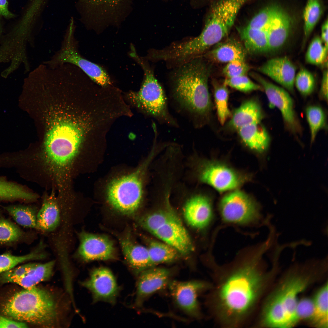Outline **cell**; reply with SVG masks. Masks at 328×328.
I'll list each match as a JSON object with an SVG mask.
<instances>
[{
	"mask_svg": "<svg viewBox=\"0 0 328 328\" xmlns=\"http://www.w3.org/2000/svg\"><path fill=\"white\" fill-rule=\"evenodd\" d=\"M259 258L255 255L224 267H212L213 282L206 304L214 319L223 327L241 326L255 309L265 280Z\"/></svg>",
	"mask_w": 328,
	"mask_h": 328,
	"instance_id": "obj_1",
	"label": "cell"
},
{
	"mask_svg": "<svg viewBox=\"0 0 328 328\" xmlns=\"http://www.w3.org/2000/svg\"><path fill=\"white\" fill-rule=\"evenodd\" d=\"M97 120L82 126L68 120L55 122L47 133L41 152H24L26 164L33 172L40 168L42 173L48 176L58 190L70 188L78 166L85 134L91 129L101 128Z\"/></svg>",
	"mask_w": 328,
	"mask_h": 328,
	"instance_id": "obj_2",
	"label": "cell"
},
{
	"mask_svg": "<svg viewBox=\"0 0 328 328\" xmlns=\"http://www.w3.org/2000/svg\"><path fill=\"white\" fill-rule=\"evenodd\" d=\"M172 69L169 79L173 98L191 116L195 124L205 122L211 108L209 65L200 56Z\"/></svg>",
	"mask_w": 328,
	"mask_h": 328,
	"instance_id": "obj_3",
	"label": "cell"
},
{
	"mask_svg": "<svg viewBox=\"0 0 328 328\" xmlns=\"http://www.w3.org/2000/svg\"><path fill=\"white\" fill-rule=\"evenodd\" d=\"M57 307L50 292L35 286L14 294L5 303L2 312L15 320L50 327L58 318Z\"/></svg>",
	"mask_w": 328,
	"mask_h": 328,
	"instance_id": "obj_4",
	"label": "cell"
},
{
	"mask_svg": "<svg viewBox=\"0 0 328 328\" xmlns=\"http://www.w3.org/2000/svg\"><path fill=\"white\" fill-rule=\"evenodd\" d=\"M308 277L291 276L281 284L267 300L258 325L273 328L290 327L298 321L296 308L299 294L308 286Z\"/></svg>",
	"mask_w": 328,
	"mask_h": 328,
	"instance_id": "obj_5",
	"label": "cell"
},
{
	"mask_svg": "<svg viewBox=\"0 0 328 328\" xmlns=\"http://www.w3.org/2000/svg\"><path fill=\"white\" fill-rule=\"evenodd\" d=\"M135 58L144 70V79L138 91L128 94V100L142 112L160 122L177 126L176 122L168 111L165 93L153 70L138 56Z\"/></svg>",
	"mask_w": 328,
	"mask_h": 328,
	"instance_id": "obj_6",
	"label": "cell"
},
{
	"mask_svg": "<svg viewBox=\"0 0 328 328\" xmlns=\"http://www.w3.org/2000/svg\"><path fill=\"white\" fill-rule=\"evenodd\" d=\"M148 162L135 172L115 179L109 183L107 190L108 200L114 208L122 213L132 214L139 207L143 193L142 174Z\"/></svg>",
	"mask_w": 328,
	"mask_h": 328,
	"instance_id": "obj_7",
	"label": "cell"
},
{
	"mask_svg": "<svg viewBox=\"0 0 328 328\" xmlns=\"http://www.w3.org/2000/svg\"><path fill=\"white\" fill-rule=\"evenodd\" d=\"M44 63L51 67L66 63L71 64L79 68L98 84L106 87L111 84L108 75L103 68L80 55L78 50L77 42L71 30L66 35L60 49Z\"/></svg>",
	"mask_w": 328,
	"mask_h": 328,
	"instance_id": "obj_8",
	"label": "cell"
},
{
	"mask_svg": "<svg viewBox=\"0 0 328 328\" xmlns=\"http://www.w3.org/2000/svg\"><path fill=\"white\" fill-rule=\"evenodd\" d=\"M249 0H217L212 5L203 30L211 40L217 43L227 36L239 12Z\"/></svg>",
	"mask_w": 328,
	"mask_h": 328,
	"instance_id": "obj_9",
	"label": "cell"
},
{
	"mask_svg": "<svg viewBox=\"0 0 328 328\" xmlns=\"http://www.w3.org/2000/svg\"><path fill=\"white\" fill-rule=\"evenodd\" d=\"M168 286L174 302L182 311L193 318H201L202 315L198 297L202 292L209 290L211 284L199 280L172 281L169 283Z\"/></svg>",
	"mask_w": 328,
	"mask_h": 328,
	"instance_id": "obj_10",
	"label": "cell"
},
{
	"mask_svg": "<svg viewBox=\"0 0 328 328\" xmlns=\"http://www.w3.org/2000/svg\"><path fill=\"white\" fill-rule=\"evenodd\" d=\"M221 214L225 221L248 224L255 220L258 211L255 203L247 194L236 190L225 196L220 205Z\"/></svg>",
	"mask_w": 328,
	"mask_h": 328,
	"instance_id": "obj_11",
	"label": "cell"
},
{
	"mask_svg": "<svg viewBox=\"0 0 328 328\" xmlns=\"http://www.w3.org/2000/svg\"><path fill=\"white\" fill-rule=\"evenodd\" d=\"M252 75L264 90L270 107L276 108L279 111L285 123L292 131H299L300 126L295 111L293 101L288 93L284 88L267 81L257 74Z\"/></svg>",
	"mask_w": 328,
	"mask_h": 328,
	"instance_id": "obj_12",
	"label": "cell"
},
{
	"mask_svg": "<svg viewBox=\"0 0 328 328\" xmlns=\"http://www.w3.org/2000/svg\"><path fill=\"white\" fill-rule=\"evenodd\" d=\"M82 284L91 292L95 302L104 301L114 304L119 289L111 271L104 267L93 269L89 278Z\"/></svg>",
	"mask_w": 328,
	"mask_h": 328,
	"instance_id": "obj_13",
	"label": "cell"
},
{
	"mask_svg": "<svg viewBox=\"0 0 328 328\" xmlns=\"http://www.w3.org/2000/svg\"><path fill=\"white\" fill-rule=\"evenodd\" d=\"M78 237L80 244L77 253L85 261L107 260L114 258L113 244L107 236L83 231L78 234Z\"/></svg>",
	"mask_w": 328,
	"mask_h": 328,
	"instance_id": "obj_14",
	"label": "cell"
},
{
	"mask_svg": "<svg viewBox=\"0 0 328 328\" xmlns=\"http://www.w3.org/2000/svg\"><path fill=\"white\" fill-rule=\"evenodd\" d=\"M173 273L169 269L153 267L141 272L137 284L135 305L140 306L146 299L168 285Z\"/></svg>",
	"mask_w": 328,
	"mask_h": 328,
	"instance_id": "obj_15",
	"label": "cell"
},
{
	"mask_svg": "<svg viewBox=\"0 0 328 328\" xmlns=\"http://www.w3.org/2000/svg\"><path fill=\"white\" fill-rule=\"evenodd\" d=\"M153 234L182 255H187L193 250L188 233L174 212Z\"/></svg>",
	"mask_w": 328,
	"mask_h": 328,
	"instance_id": "obj_16",
	"label": "cell"
},
{
	"mask_svg": "<svg viewBox=\"0 0 328 328\" xmlns=\"http://www.w3.org/2000/svg\"><path fill=\"white\" fill-rule=\"evenodd\" d=\"M199 179L220 192L232 190L241 182L240 177L229 167L218 163L208 162L199 173Z\"/></svg>",
	"mask_w": 328,
	"mask_h": 328,
	"instance_id": "obj_17",
	"label": "cell"
},
{
	"mask_svg": "<svg viewBox=\"0 0 328 328\" xmlns=\"http://www.w3.org/2000/svg\"><path fill=\"white\" fill-rule=\"evenodd\" d=\"M258 70L289 91L294 92L296 67L287 57L270 59L258 67Z\"/></svg>",
	"mask_w": 328,
	"mask_h": 328,
	"instance_id": "obj_18",
	"label": "cell"
},
{
	"mask_svg": "<svg viewBox=\"0 0 328 328\" xmlns=\"http://www.w3.org/2000/svg\"><path fill=\"white\" fill-rule=\"evenodd\" d=\"M183 214L185 220L190 226L198 229L204 228L209 224L212 217L209 199L201 195L193 196L185 203Z\"/></svg>",
	"mask_w": 328,
	"mask_h": 328,
	"instance_id": "obj_19",
	"label": "cell"
},
{
	"mask_svg": "<svg viewBox=\"0 0 328 328\" xmlns=\"http://www.w3.org/2000/svg\"><path fill=\"white\" fill-rule=\"evenodd\" d=\"M95 22H110L119 19L127 0H82Z\"/></svg>",
	"mask_w": 328,
	"mask_h": 328,
	"instance_id": "obj_20",
	"label": "cell"
},
{
	"mask_svg": "<svg viewBox=\"0 0 328 328\" xmlns=\"http://www.w3.org/2000/svg\"><path fill=\"white\" fill-rule=\"evenodd\" d=\"M292 22L290 15L279 5L266 32L269 52L277 51L284 46L289 36Z\"/></svg>",
	"mask_w": 328,
	"mask_h": 328,
	"instance_id": "obj_21",
	"label": "cell"
},
{
	"mask_svg": "<svg viewBox=\"0 0 328 328\" xmlns=\"http://www.w3.org/2000/svg\"><path fill=\"white\" fill-rule=\"evenodd\" d=\"M120 243L129 266L137 275L153 266L148 248L134 243L129 237L121 238Z\"/></svg>",
	"mask_w": 328,
	"mask_h": 328,
	"instance_id": "obj_22",
	"label": "cell"
},
{
	"mask_svg": "<svg viewBox=\"0 0 328 328\" xmlns=\"http://www.w3.org/2000/svg\"><path fill=\"white\" fill-rule=\"evenodd\" d=\"M60 216L59 207L53 189L45 195L41 207L37 214V228L46 232L54 230L58 226Z\"/></svg>",
	"mask_w": 328,
	"mask_h": 328,
	"instance_id": "obj_23",
	"label": "cell"
},
{
	"mask_svg": "<svg viewBox=\"0 0 328 328\" xmlns=\"http://www.w3.org/2000/svg\"><path fill=\"white\" fill-rule=\"evenodd\" d=\"M263 115L257 101L250 99L244 102L234 111L229 123L230 126L238 129L252 124L260 122Z\"/></svg>",
	"mask_w": 328,
	"mask_h": 328,
	"instance_id": "obj_24",
	"label": "cell"
},
{
	"mask_svg": "<svg viewBox=\"0 0 328 328\" xmlns=\"http://www.w3.org/2000/svg\"><path fill=\"white\" fill-rule=\"evenodd\" d=\"M238 130L242 141L251 149L261 152L268 148L270 138L267 131L260 122L248 125Z\"/></svg>",
	"mask_w": 328,
	"mask_h": 328,
	"instance_id": "obj_25",
	"label": "cell"
},
{
	"mask_svg": "<svg viewBox=\"0 0 328 328\" xmlns=\"http://www.w3.org/2000/svg\"><path fill=\"white\" fill-rule=\"evenodd\" d=\"M55 263L54 261L43 264L35 263L23 275L9 280L7 283L16 284L24 289L36 286L39 282L48 279L51 277Z\"/></svg>",
	"mask_w": 328,
	"mask_h": 328,
	"instance_id": "obj_26",
	"label": "cell"
},
{
	"mask_svg": "<svg viewBox=\"0 0 328 328\" xmlns=\"http://www.w3.org/2000/svg\"><path fill=\"white\" fill-rule=\"evenodd\" d=\"M38 197L25 186L0 176V201L30 202L36 200Z\"/></svg>",
	"mask_w": 328,
	"mask_h": 328,
	"instance_id": "obj_27",
	"label": "cell"
},
{
	"mask_svg": "<svg viewBox=\"0 0 328 328\" xmlns=\"http://www.w3.org/2000/svg\"><path fill=\"white\" fill-rule=\"evenodd\" d=\"M205 56L218 62L228 63L236 60H245V52L239 43L231 39L218 44Z\"/></svg>",
	"mask_w": 328,
	"mask_h": 328,
	"instance_id": "obj_28",
	"label": "cell"
},
{
	"mask_svg": "<svg viewBox=\"0 0 328 328\" xmlns=\"http://www.w3.org/2000/svg\"><path fill=\"white\" fill-rule=\"evenodd\" d=\"M245 49L251 53L269 52L268 36L265 31L250 28L246 26L238 29Z\"/></svg>",
	"mask_w": 328,
	"mask_h": 328,
	"instance_id": "obj_29",
	"label": "cell"
},
{
	"mask_svg": "<svg viewBox=\"0 0 328 328\" xmlns=\"http://www.w3.org/2000/svg\"><path fill=\"white\" fill-rule=\"evenodd\" d=\"M328 288L327 283L319 290L313 300L314 311L311 320L314 326L319 328H328Z\"/></svg>",
	"mask_w": 328,
	"mask_h": 328,
	"instance_id": "obj_30",
	"label": "cell"
},
{
	"mask_svg": "<svg viewBox=\"0 0 328 328\" xmlns=\"http://www.w3.org/2000/svg\"><path fill=\"white\" fill-rule=\"evenodd\" d=\"M153 265L172 262L177 260L179 253L175 248L164 242L152 241L148 248Z\"/></svg>",
	"mask_w": 328,
	"mask_h": 328,
	"instance_id": "obj_31",
	"label": "cell"
},
{
	"mask_svg": "<svg viewBox=\"0 0 328 328\" xmlns=\"http://www.w3.org/2000/svg\"><path fill=\"white\" fill-rule=\"evenodd\" d=\"M3 207L19 225L26 227L37 228V213L34 207L15 205Z\"/></svg>",
	"mask_w": 328,
	"mask_h": 328,
	"instance_id": "obj_32",
	"label": "cell"
},
{
	"mask_svg": "<svg viewBox=\"0 0 328 328\" xmlns=\"http://www.w3.org/2000/svg\"><path fill=\"white\" fill-rule=\"evenodd\" d=\"M43 246L44 245L41 242L34 250L23 255L16 256L9 253L0 255V274L12 268L23 262L44 258L46 255L43 250Z\"/></svg>",
	"mask_w": 328,
	"mask_h": 328,
	"instance_id": "obj_33",
	"label": "cell"
},
{
	"mask_svg": "<svg viewBox=\"0 0 328 328\" xmlns=\"http://www.w3.org/2000/svg\"><path fill=\"white\" fill-rule=\"evenodd\" d=\"M322 13V9L319 0H307L304 9L303 45L306 42Z\"/></svg>",
	"mask_w": 328,
	"mask_h": 328,
	"instance_id": "obj_34",
	"label": "cell"
},
{
	"mask_svg": "<svg viewBox=\"0 0 328 328\" xmlns=\"http://www.w3.org/2000/svg\"><path fill=\"white\" fill-rule=\"evenodd\" d=\"M214 94L218 117L220 124L223 125L231 115L228 107L229 91L227 85L215 84Z\"/></svg>",
	"mask_w": 328,
	"mask_h": 328,
	"instance_id": "obj_35",
	"label": "cell"
},
{
	"mask_svg": "<svg viewBox=\"0 0 328 328\" xmlns=\"http://www.w3.org/2000/svg\"><path fill=\"white\" fill-rule=\"evenodd\" d=\"M328 48L325 46L320 37H315L312 40L305 55L306 62L319 65L327 61Z\"/></svg>",
	"mask_w": 328,
	"mask_h": 328,
	"instance_id": "obj_36",
	"label": "cell"
},
{
	"mask_svg": "<svg viewBox=\"0 0 328 328\" xmlns=\"http://www.w3.org/2000/svg\"><path fill=\"white\" fill-rule=\"evenodd\" d=\"M278 5L272 4L263 8L251 19L246 26L266 32L276 14Z\"/></svg>",
	"mask_w": 328,
	"mask_h": 328,
	"instance_id": "obj_37",
	"label": "cell"
},
{
	"mask_svg": "<svg viewBox=\"0 0 328 328\" xmlns=\"http://www.w3.org/2000/svg\"><path fill=\"white\" fill-rule=\"evenodd\" d=\"M174 212L170 209L156 211L141 218V226L153 234L169 219Z\"/></svg>",
	"mask_w": 328,
	"mask_h": 328,
	"instance_id": "obj_38",
	"label": "cell"
},
{
	"mask_svg": "<svg viewBox=\"0 0 328 328\" xmlns=\"http://www.w3.org/2000/svg\"><path fill=\"white\" fill-rule=\"evenodd\" d=\"M307 120L310 132L311 141L316 138L318 132L324 126L325 116L322 109L315 105L307 107L306 110Z\"/></svg>",
	"mask_w": 328,
	"mask_h": 328,
	"instance_id": "obj_39",
	"label": "cell"
},
{
	"mask_svg": "<svg viewBox=\"0 0 328 328\" xmlns=\"http://www.w3.org/2000/svg\"><path fill=\"white\" fill-rule=\"evenodd\" d=\"M294 84L302 95L307 96L313 91L315 84V78L309 71L302 68L295 76Z\"/></svg>",
	"mask_w": 328,
	"mask_h": 328,
	"instance_id": "obj_40",
	"label": "cell"
},
{
	"mask_svg": "<svg viewBox=\"0 0 328 328\" xmlns=\"http://www.w3.org/2000/svg\"><path fill=\"white\" fill-rule=\"evenodd\" d=\"M22 235V231L16 225L5 219L0 218V243L15 242Z\"/></svg>",
	"mask_w": 328,
	"mask_h": 328,
	"instance_id": "obj_41",
	"label": "cell"
},
{
	"mask_svg": "<svg viewBox=\"0 0 328 328\" xmlns=\"http://www.w3.org/2000/svg\"><path fill=\"white\" fill-rule=\"evenodd\" d=\"M224 83L227 86L244 92L263 90L261 86L252 81L246 75L226 78Z\"/></svg>",
	"mask_w": 328,
	"mask_h": 328,
	"instance_id": "obj_42",
	"label": "cell"
},
{
	"mask_svg": "<svg viewBox=\"0 0 328 328\" xmlns=\"http://www.w3.org/2000/svg\"><path fill=\"white\" fill-rule=\"evenodd\" d=\"M245 60H236L228 63L223 70L227 78L246 75L249 70Z\"/></svg>",
	"mask_w": 328,
	"mask_h": 328,
	"instance_id": "obj_43",
	"label": "cell"
},
{
	"mask_svg": "<svg viewBox=\"0 0 328 328\" xmlns=\"http://www.w3.org/2000/svg\"><path fill=\"white\" fill-rule=\"evenodd\" d=\"M313 301L309 298H304L298 301L296 315L298 322L301 320L311 319L314 312Z\"/></svg>",
	"mask_w": 328,
	"mask_h": 328,
	"instance_id": "obj_44",
	"label": "cell"
},
{
	"mask_svg": "<svg viewBox=\"0 0 328 328\" xmlns=\"http://www.w3.org/2000/svg\"><path fill=\"white\" fill-rule=\"evenodd\" d=\"M35 263H28L14 268L0 275V282L6 283L9 280L19 277L27 272Z\"/></svg>",
	"mask_w": 328,
	"mask_h": 328,
	"instance_id": "obj_45",
	"label": "cell"
},
{
	"mask_svg": "<svg viewBox=\"0 0 328 328\" xmlns=\"http://www.w3.org/2000/svg\"><path fill=\"white\" fill-rule=\"evenodd\" d=\"M26 323L15 320L0 315V328L27 327Z\"/></svg>",
	"mask_w": 328,
	"mask_h": 328,
	"instance_id": "obj_46",
	"label": "cell"
},
{
	"mask_svg": "<svg viewBox=\"0 0 328 328\" xmlns=\"http://www.w3.org/2000/svg\"><path fill=\"white\" fill-rule=\"evenodd\" d=\"M328 74L327 70L323 71L319 92L320 98L326 102L328 101Z\"/></svg>",
	"mask_w": 328,
	"mask_h": 328,
	"instance_id": "obj_47",
	"label": "cell"
},
{
	"mask_svg": "<svg viewBox=\"0 0 328 328\" xmlns=\"http://www.w3.org/2000/svg\"><path fill=\"white\" fill-rule=\"evenodd\" d=\"M7 0H0V17L9 19L16 17V15L10 12L8 7Z\"/></svg>",
	"mask_w": 328,
	"mask_h": 328,
	"instance_id": "obj_48",
	"label": "cell"
},
{
	"mask_svg": "<svg viewBox=\"0 0 328 328\" xmlns=\"http://www.w3.org/2000/svg\"><path fill=\"white\" fill-rule=\"evenodd\" d=\"M328 20L327 19L323 22L321 28L320 38L326 47L328 48Z\"/></svg>",
	"mask_w": 328,
	"mask_h": 328,
	"instance_id": "obj_49",
	"label": "cell"
},
{
	"mask_svg": "<svg viewBox=\"0 0 328 328\" xmlns=\"http://www.w3.org/2000/svg\"><path fill=\"white\" fill-rule=\"evenodd\" d=\"M1 18V17H0V40L2 37L4 31L2 22Z\"/></svg>",
	"mask_w": 328,
	"mask_h": 328,
	"instance_id": "obj_50",
	"label": "cell"
}]
</instances>
